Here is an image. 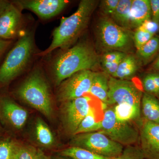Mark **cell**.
<instances>
[{
  "mask_svg": "<svg viewBox=\"0 0 159 159\" xmlns=\"http://www.w3.org/2000/svg\"><path fill=\"white\" fill-rule=\"evenodd\" d=\"M140 147L145 159H159V123L143 120L139 126Z\"/></svg>",
  "mask_w": 159,
  "mask_h": 159,
  "instance_id": "4fadbf2b",
  "label": "cell"
},
{
  "mask_svg": "<svg viewBox=\"0 0 159 159\" xmlns=\"http://www.w3.org/2000/svg\"><path fill=\"white\" fill-rule=\"evenodd\" d=\"M95 73L91 70H83L63 81L58 86L57 100L62 103L89 93Z\"/></svg>",
  "mask_w": 159,
  "mask_h": 159,
  "instance_id": "9c48e42d",
  "label": "cell"
},
{
  "mask_svg": "<svg viewBox=\"0 0 159 159\" xmlns=\"http://www.w3.org/2000/svg\"><path fill=\"white\" fill-rule=\"evenodd\" d=\"M99 132L123 146L135 145L139 142V130L130 122L116 118L113 108L105 109Z\"/></svg>",
  "mask_w": 159,
  "mask_h": 159,
  "instance_id": "5b68a950",
  "label": "cell"
},
{
  "mask_svg": "<svg viewBox=\"0 0 159 159\" xmlns=\"http://www.w3.org/2000/svg\"><path fill=\"white\" fill-rule=\"evenodd\" d=\"M34 159H51L40 149H37Z\"/></svg>",
  "mask_w": 159,
  "mask_h": 159,
  "instance_id": "836d02e7",
  "label": "cell"
},
{
  "mask_svg": "<svg viewBox=\"0 0 159 159\" xmlns=\"http://www.w3.org/2000/svg\"><path fill=\"white\" fill-rule=\"evenodd\" d=\"M119 0H104L102 1L100 7L103 13L111 16L115 12L118 6Z\"/></svg>",
  "mask_w": 159,
  "mask_h": 159,
  "instance_id": "f546056e",
  "label": "cell"
},
{
  "mask_svg": "<svg viewBox=\"0 0 159 159\" xmlns=\"http://www.w3.org/2000/svg\"><path fill=\"white\" fill-rule=\"evenodd\" d=\"M143 120L159 123V99L153 95L144 93L141 106Z\"/></svg>",
  "mask_w": 159,
  "mask_h": 159,
  "instance_id": "2e32d148",
  "label": "cell"
},
{
  "mask_svg": "<svg viewBox=\"0 0 159 159\" xmlns=\"http://www.w3.org/2000/svg\"><path fill=\"white\" fill-rule=\"evenodd\" d=\"M12 2L21 10H29L41 19L48 20L60 14L69 2L65 0H18Z\"/></svg>",
  "mask_w": 159,
  "mask_h": 159,
  "instance_id": "7c38bea8",
  "label": "cell"
},
{
  "mask_svg": "<svg viewBox=\"0 0 159 159\" xmlns=\"http://www.w3.org/2000/svg\"><path fill=\"white\" fill-rule=\"evenodd\" d=\"M91 100L90 97L84 96L62 102L61 120L67 133L74 135L80 122L92 108Z\"/></svg>",
  "mask_w": 159,
  "mask_h": 159,
  "instance_id": "30bf717a",
  "label": "cell"
},
{
  "mask_svg": "<svg viewBox=\"0 0 159 159\" xmlns=\"http://www.w3.org/2000/svg\"><path fill=\"white\" fill-rule=\"evenodd\" d=\"M151 20L159 24V0H150Z\"/></svg>",
  "mask_w": 159,
  "mask_h": 159,
  "instance_id": "4dcf8cb0",
  "label": "cell"
},
{
  "mask_svg": "<svg viewBox=\"0 0 159 159\" xmlns=\"http://www.w3.org/2000/svg\"><path fill=\"white\" fill-rule=\"evenodd\" d=\"M29 117L28 111L8 98L0 99V118L16 129L25 126Z\"/></svg>",
  "mask_w": 159,
  "mask_h": 159,
  "instance_id": "5bb4252c",
  "label": "cell"
},
{
  "mask_svg": "<svg viewBox=\"0 0 159 159\" xmlns=\"http://www.w3.org/2000/svg\"><path fill=\"white\" fill-rule=\"evenodd\" d=\"M70 144L73 147L86 149L99 155L115 158L121 155L124 146L113 141L99 131L72 136Z\"/></svg>",
  "mask_w": 159,
  "mask_h": 159,
  "instance_id": "8992f818",
  "label": "cell"
},
{
  "mask_svg": "<svg viewBox=\"0 0 159 159\" xmlns=\"http://www.w3.org/2000/svg\"><path fill=\"white\" fill-rule=\"evenodd\" d=\"M61 155L70 159H114L97 154L85 149L70 146L61 152Z\"/></svg>",
  "mask_w": 159,
  "mask_h": 159,
  "instance_id": "7402d4cb",
  "label": "cell"
},
{
  "mask_svg": "<svg viewBox=\"0 0 159 159\" xmlns=\"http://www.w3.org/2000/svg\"><path fill=\"white\" fill-rule=\"evenodd\" d=\"M109 77L105 73L95 72L89 93L107 105L109 92Z\"/></svg>",
  "mask_w": 159,
  "mask_h": 159,
  "instance_id": "e0dca14e",
  "label": "cell"
},
{
  "mask_svg": "<svg viewBox=\"0 0 159 159\" xmlns=\"http://www.w3.org/2000/svg\"><path fill=\"white\" fill-rule=\"evenodd\" d=\"M139 68L138 60L133 55H127L120 62L116 72L112 77L120 80H128L136 73Z\"/></svg>",
  "mask_w": 159,
  "mask_h": 159,
  "instance_id": "d6986e66",
  "label": "cell"
},
{
  "mask_svg": "<svg viewBox=\"0 0 159 159\" xmlns=\"http://www.w3.org/2000/svg\"><path fill=\"white\" fill-rule=\"evenodd\" d=\"M11 41L8 40L0 39V57L4 53L7 48L11 44Z\"/></svg>",
  "mask_w": 159,
  "mask_h": 159,
  "instance_id": "d6a6232c",
  "label": "cell"
},
{
  "mask_svg": "<svg viewBox=\"0 0 159 159\" xmlns=\"http://www.w3.org/2000/svg\"><path fill=\"white\" fill-rule=\"evenodd\" d=\"M22 10L9 2L6 9L0 15V38L8 40L20 36L26 29Z\"/></svg>",
  "mask_w": 159,
  "mask_h": 159,
  "instance_id": "8fae6325",
  "label": "cell"
},
{
  "mask_svg": "<svg viewBox=\"0 0 159 159\" xmlns=\"http://www.w3.org/2000/svg\"><path fill=\"white\" fill-rule=\"evenodd\" d=\"M70 159L69 158H67L66 157H54V159Z\"/></svg>",
  "mask_w": 159,
  "mask_h": 159,
  "instance_id": "8d00e7d4",
  "label": "cell"
},
{
  "mask_svg": "<svg viewBox=\"0 0 159 159\" xmlns=\"http://www.w3.org/2000/svg\"><path fill=\"white\" fill-rule=\"evenodd\" d=\"M100 127L101 121H97L96 111L94 108L92 107L80 122L74 135L99 131Z\"/></svg>",
  "mask_w": 159,
  "mask_h": 159,
  "instance_id": "603a6c76",
  "label": "cell"
},
{
  "mask_svg": "<svg viewBox=\"0 0 159 159\" xmlns=\"http://www.w3.org/2000/svg\"><path fill=\"white\" fill-rule=\"evenodd\" d=\"M16 95L47 118L53 116L51 87L41 66L33 67L16 89Z\"/></svg>",
  "mask_w": 159,
  "mask_h": 159,
  "instance_id": "277c9868",
  "label": "cell"
},
{
  "mask_svg": "<svg viewBox=\"0 0 159 159\" xmlns=\"http://www.w3.org/2000/svg\"><path fill=\"white\" fill-rule=\"evenodd\" d=\"M142 91L129 80L109 77L107 105L125 104L141 111Z\"/></svg>",
  "mask_w": 159,
  "mask_h": 159,
  "instance_id": "ba28073f",
  "label": "cell"
},
{
  "mask_svg": "<svg viewBox=\"0 0 159 159\" xmlns=\"http://www.w3.org/2000/svg\"><path fill=\"white\" fill-rule=\"evenodd\" d=\"M159 54V35L154 36L137 51L138 57L144 64L149 62Z\"/></svg>",
  "mask_w": 159,
  "mask_h": 159,
  "instance_id": "44dd1931",
  "label": "cell"
},
{
  "mask_svg": "<svg viewBox=\"0 0 159 159\" xmlns=\"http://www.w3.org/2000/svg\"><path fill=\"white\" fill-rule=\"evenodd\" d=\"M151 19L150 0H133L130 12V28L136 29Z\"/></svg>",
  "mask_w": 159,
  "mask_h": 159,
  "instance_id": "9a60e30c",
  "label": "cell"
},
{
  "mask_svg": "<svg viewBox=\"0 0 159 159\" xmlns=\"http://www.w3.org/2000/svg\"><path fill=\"white\" fill-rule=\"evenodd\" d=\"M9 3V2L7 1L0 0V15L2 13Z\"/></svg>",
  "mask_w": 159,
  "mask_h": 159,
  "instance_id": "e575fe53",
  "label": "cell"
},
{
  "mask_svg": "<svg viewBox=\"0 0 159 159\" xmlns=\"http://www.w3.org/2000/svg\"><path fill=\"white\" fill-rule=\"evenodd\" d=\"M34 28L26 29L0 66V85H5L25 72L37 56Z\"/></svg>",
  "mask_w": 159,
  "mask_h": 159,
  "instance_id": "3957f363",
  "label": "cell"
},
{
  "mask_svg": "<svg viewBox=\"0 0 159 159\" xmlns=\"http://www.w3.org/2000/svg\"><path fill=\"white\" fill-rule=\"evenodd\" d=\"M97 4L95 0H82L78 8L68 17H62L59 26L54 29L52 41L48 48L39 51V57H45L56 49L70 48L85 30Z\"/></svg>",
  "mask_w": 159,
  "mask_h": 159,
  "instance_id": "7a4b0ae2",
  "label": "cell"
},
{
  "mask_svg": "<svg viewBox=\"0 0 159 159\" xmlns=\"http://www.w3.org/2000/svg\"><path fill=\"white\" fill-rule=\"evenodd\" d=\"M152 68L155 70L159 72V54L152 64Z\"/></svg>",
  "mask_w": 159,
  "mask_h": 159,
  "instance_id": "d590c367",
  "label": "cell"
},
{
  "mask_svg": "<svg viewBox=\"0 0 159 159\" xmlns=\"http://www.w3.org/2000/svg\"><path fill=\"white\" fill-rule=\"evenodd\" d=\"M98 62V56L89 43L80 41L71 48L59 49L52 57L48 70L55 85L83 70H91Z\"/></svg>",
  "mask_w": 159,
  "mask_h": 159,
  "instance_id": "6da1fadb",
  "label": "cell"
},
{
  "mask_svg": "<svg viewBox=\"0 0 159 159\" xmlns=\"http://www.w3.org/2000/svg\"><path fill=\"white\" fill-rule=\"evenodd\" d=\"M16 146L10 140L0 142V159H11Z\"/></svg>",
  "mask_w": 159,
  "mask_h": 159,
  "instance_id": "f1b7e54d",
  "label": "cell"
},
{
  "mask_svg": "<svg viewBox=\"0 0 159 159\" xmlns=\"http://www.w3.org/2000/svg\"><path fill=\"white\" fill-rule=\"evenodd\" d=\"M114 159H145L140 146L129 145L124 148L120 155Z\"/></svg>",
  "mask_w": 159,
  "mask_h": 159,
  "instance_id": "4316f807",
  "label": "cell"
},
{
  "mask_svg": "<svg viewBox=\"0 0 159 159\" xmlns=\"http://www.w3.org/2000/svg\"><path fill=\"white\" fill-rule=\"evenodd\" d=\"M127 54L121 51H109L107 52L102 56L101 63L104 71L108 69L109 67L117 61L123 59Z\"/></svg>",
  "mask_w": 159,
  "mask_h": 159,
  "instance_id": "83f0119b",
  "label": "cell"
},
{
  "mask_svg": "<svg viewBox=\"0 0 159 159\" xmlns=\"http://www.w3.org/2000/svg\"><path fill=\"white\" fill-rule=\"evenodd\" d=\"M155 35L146 31L142 26L136 29L133 36V41L137 50L150 40Z\"/></svg>",
  "mask_w": 159,
  "mask_h": 159,
  "instance_id": "484cf974",
  "label": "cell"
},
{
  "mask_svg": "<svg viewBox=\"0 0 159 159\" xmlns=\"http://www.w3.org/2000/svg\"><path fill=\"white\" fill-rule=\"evenodd\" d=\"M146 30L155 35L159 31V24L151 19L147 20L141 25Z\"/></svg>",
  "mask_w": 159,
  "mask_h": 159,
  "instance_id": "1f68e13d",
  "label": "cell"
},
{
  "mask_svg": "<svg viewBox=\"0 0 159 159\" xmlns=\"http://www.w3.org/2000/svg\"><path fill=\"white\" fill-rule=\"evenodd\" d=\"M157 97L158 99H159V96H158Z\"/></svg>",
  "mask_w": 159,
  "mask_h": 159,
  "instance_id": "74e56055",
  "label": "cell"
},
{
  "mask_svg": "<svg viewBox=\"0 0 159 159\" xmlns=\"http://www.w3.org/2000/svg\"><path fill=\"white\" fill-rule=\"evenodd\" d=\"M142 86L145 93L157 97L159 95V72L149 73L143 78Z\"/></svg>",
  "mask_w": 159,
  "mask_h": 159,
  "instance_id": "cb8c5ba5",
  "label": "cell"
},
{
  "mask_svg": "<svg viewBox=\"0 0 159 159\" xmlns=\"http://www.w3.org/2000/svg\"><path fill=\"white\" fill-rule=\"evenodd\" d=\"M34 126L35 138L40 145L45 148L53 147L55 144V137L48 125L42 119L38 118Z\"/></svg>",
  "mask_w": 159,
  "mask_h": 159,
  "instance_id": "ac0fdd59",
  "label": "cell"
},
{
  "mask_svg": "<svg viewBox=\"0 0 159 159\" xmlns=\"http://www.w3.org/2000/svg\"><path fill=\"white\" fill-rule=\"evenodd\" d=\"M97 33L102 45L107 48L124 53L130 48L132 42L130 32L108 17L99 20Z\"/></svg>",
  "mask_w": 159,
  "mask_h": 159,
  "instance_id": "52a82bcc",
  "label": "cell"
},
{
  "mask_svg": "<svg viewBox=\"0 0 159 159\" xmlns=\"http://www.w3.org/2000/svg\"><path fill=\"white\" fill-rule=\"evenodd\" d=\"M132 1L119 0L116 9L111 16L116 24L126 29L130 28V12Z\"/></svg>",
  "mask_w": 159,
  "mask_h": 159,
  "instance_id": "ffe728a7",
  "label": "cell"
},
{
  "mask_svg": "<svg viewBox=\"0 0 159 159\" xmlns=\"http://www.w3.org/2000/svg\"><path fill=\"white\" fill-rule=\"evenodd\" d=\"M37 150L31 145H17L11 159H34Z\"/></svg>",
  "mask_w": 159,
  "mask_h": 159,
  "instance_id": "d4e9b609",
  "label": "cell"
}]
</instances>
